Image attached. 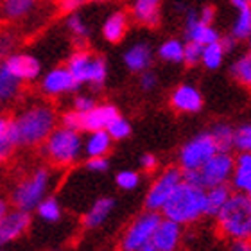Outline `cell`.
Returning a JSON list of instances; mask_svg holds the SVG:
<instances>
[{
  "label": "cell",
  "instance_id": "obj_1",
  "mask_svg": "<svg viewBox=\"0 0 251 251\" xmlns=\"http://www.w3.org/2000/svg\"><path fill=\"white\" fill-rule=\"evenodd\" d=\"M163 217L179 225H190L206 214V188L181 181L173 192L167 204L162 208Z\"/></svg>",
  "mask_w": 251,
  "mask_h": 251
},
{
  "label": "cell",
  "instance_id": "obj_2",
  "mask_svg": "<svg viewBox=\"0 0 251 251\" xmlns=\"http://www.w3.org/2000/svg\"><path fill=\"white\" fill-rule=\"evenodd\" d=\"M221 233L230 239H251V198L246 192L231 194L215 217Z\"/></svg>",
  "mask_w": 251,
  "mask_h": 251
},
{
  "label": "cell",
  "instance_id": "obj_3",
  "mask_svg": "<svg viewBox=\"0 0 251 251\" xmlns=\"http://www.w3.org/2000/svg\"><path fill=\"white\" fill-rule=\"evenodd\" d=\"M16 126L22 146H38L56 129V113L49 106H31L16 117Z\"/></svg>",
  "mask_w": 251,
  "mask_h": 251
},
{
  "label": "cell",
  "instance_id": "obj_4",
  "mask_svg": "<svg viewBox=\"0 0 251 251\" xmlns=\"http://www.w3.org/2000/svg\"><path fill=\"white\" fill-rule=\"evenodd\" d=\"M81 151H84V144L79 131L65 126L54 129L43 142V154L56 165H70L77 160Z\"/></svg>",
  "mask_w": 251,
  "mask_h": 251
},
{
  "label": "cell",
  "instance_id": "obj_5",
  "mask_svg": "<svg viewBox=\"0 0 251 251\" xmlns=\"http://www.w3.org/2000/svg\"><path fill=\"white\" fill-rule=\"evenodd\" d=\"M235 171V160L230 152L217 151L201 169L183 171V179L198 187L210 188L226 183Z\"/></svg>",
  "mask_w": 251,
  "mask_h": 251
},
{
  "label": "cell",
  "instance_id": "obj_6",
  "mask_svg": "<svg viewBox=\"0 0 251 251\" xmlns=\"http://www.w3.org/2000/svg\"><path fill=\"white\" fill-rule=\"evenodd\" d=\"M49 179H50V176H49L47 169H36L29 178L22 179L15 187V190L11 194L13 204L16 208L27 210V212L38 208V204L45 199Z\"/></svg>",
  "mask_w": 251,
  "mask_h": 251
},
{
  "label": "cell",
  "instance_id": "obj_7",
  "mask_svg": "<svg viewBox=\"0 0 251 251\" xmlns=\"http://www.w3.org/2000/svg\"><path fill=\"white\" fill-rule=\"evenodd\" d=\"M67 67L81 84L90 83L100 88L106 83V77H108V67H106L104 59L97 58V56L86 52V50L74 52L68 58Z\"/></svg>",
  "mask_w": 251,
  "mask_h": 251
},
{
  "label": "cell",
  "instance_id": "obj_8",
  "mask_svg": "<svg viewBox=\"0 0 251 251\" xmlns=\"http://www.w3.org/2000/svg\"><path fill=\"white\" fill-rule=\"evenodd\" d=\"M217 151L219 149H217V144H215L212 133H199L181 147V151H179V167L183 171L201 169Z\"/></svg>",
  "mask_w": 251,
  "mask_h": 251
},
{
  "label": "cell",
  "instance_id": "obj_9",
  "mask_svg": "<svg viewBox=\"0 0 251 251\" xmlns=\"http://www.w3.org/2000/svg\"><path fill=\"white\" fill-rule=\"evenodd\" d=\"M162 215L156 210H147L146 214H142L135 223L127 228V231L122 237L121 248L124 251H142L147 242H151L154 231L162 223Z\"/></svg>",
  "mask_w": 251,
  "mask_h": 251
},
{
  "label": "cell",
  "instance_id": "obj_10",
  "mask_svg": "<svg viewBox=\"0 0 251 251\" xmlns=\"http://www.w3.org/2000/svg\"><path fill=\"white\" fill-rule=\"evenodd\" d=\"M183 181V169L181 167H171L152 183L149 192L146 196V206L147 210H156L162 212V208L167 204L173 192L176 190L179 183Z\"/></svg>",
  "mask_w": 251,
  "mask_h": 251
},
{
  "label": "cell",
  "instance_id": "obj_11",
  "mask_svg": "<svg viewBox=\"0 0 251 251\" xmlns=\"http://www.w3.org/2000/svg\"><path fill=\"white\" fill-rule=\"evenodd\" d=\"M31 225V215L27 210L16 208L7 210L4 215H0V244L5 246L9 242L20 239Z\"/></svg>",
  "mask_w": 251,
  "mask_h": 251
},
{
  "label": "cell",
  "instance_id": "obj_12",
  "mask_svg": "<svg viewBox=\"0 0 251 251\" xmlns=\"http://www.w3.org/2000/svg\"><path fill=\"white\" fill-rule=\"evenodd\" d=\"M181 226L176 221L163 217L151 242H147L142 251H174L181 241Z\"/></svg>",
  "mask_w": 251,
  "mask_h": 251
},
{
  "label": "cell",
  "instance_id": "obj_13",
  "mask_svg": "<svg viewBox=\"0 0 251 251\" xmlns=\"http://www.w3.org/2000/svg\"><path fill=\"white\" fill-rule=\"evenodd\" d=\"M81 86L77 79L74 77V74L68 70V67L54 68L43 77L42 90L47 95H61L68 92H75Z\"/></svg>",
  "mask_w": 251,
  "mask_h": 251
},
{
  "label": "cell",
  "instance_id": "obj_14",
  "mask_svg": "<svg viewBox=\"0 0 251 251\" xmlns=\"http://www.w3.org/2000/svg\"><path fill=\"white\" fill-rule=\"evenodd\" d=\"M4 67L9 70L13 75H16L22 81H32L40 75V61L29 54H11L4 61Z\"/></svg>",
  "mask_w": 251,
  "mask_h": 251
},
{
  "label": "cell",
  "instance_id": "obj_15",
  "mask_svg": "<svg viewBox=\"0 0 251 251\" xmlns=\"http://www.w3.org/2000/svg\"><path fill=\"white\" fill-rule=\"evenodd\" d=\"M171 104L174 110L183 111V113H198L203 108V97L198 88H194L190 84H181L171 95Z\"/></svg>",
  "mask_w": 251,
  "mask_h": 251
},
{
  "label": "cell",
  "instance_id": "obj_16",
  "mask_svg": "<svg viewBox=\"0 0 251 251\" xmlns=\"http://www.w3.org/2000/svg\"><path fill=\"white\" fill-rule=\"evenodd\" d=\"M115 117H119V111H117L115 106H110V104L95 106L90 111L81 113V129L83 131L106 129Z\"/></svg>",
  "mask_w": 251,
  "mask_h": 251
},
{
  "label": "cell",
  "instance_id": "obj_17",
  "mask_svg": "<svg viewBox=\"0 0 251 251\" xmlns=\"http://www.w3.org/2000/svg\"><path fill=\"white\" fill-rule=\"evenodd\" d=\"M185 36H187L188 42H198V43H201V45H208V43L219 42L221 40L214 27L210 25V24L201 22L199 16H196L194 13H190L187 18Z\"/></svg>",
  "mask_w": 251,
  "mask_h": 251
},
{
  "label": "cell",
  "instance_id": "obj_18",
  "mask_svg": "<svg viewBox=\"0 0 251 251\" xmlns=\"http://www.w3.org/2000/svg\"><path fill=\"white\" fill-rule=\"evenodd\" d=\"M18 146L22 144L16 119H0V158L5 160Z\"/></svg>",
  "mask_w": 251,
  "mask_h": 251
},
{
  "label": "cell",
  "instance_id": "obj_19",
  "mask_svg": "<svg viewBox=\"0 0 251 251\" xmlns=\"http://www.w3.org/2000/svg\"><path fill=\"white\" fill-rule=\"evenodd\" d=\"M152 63L151 47L146 43H136L124 54V65L131 72H146Z\"/></svg>",
  "mask_w": 251,
  "mask_h": 251
},
{
  "label": "cell",
  "instance_id": "obj_20",
  "mask_svg": "<svg viewBox=\"0 0 251 251\" xmlns=\"http://www.w3.org/2000/svg\"><path fill=\"white\" fill-rule=\"evenodd\" d=\"M160 2L162 0H135L133 16L147 27H154L160 22Z\"/></svg>",
  "mask_w": 251,
  "mask_h": 251
},
{
  "label": "cell",
  "instance_id": "obj_21",
  "mask_svg": "<svg viewBox=\"0 0 251 251\" xmlns=\"http://www.w3.org/2000/svg\"><path fill=\"white\" fill-rule=\"evenodd\" d=\"M231 183L237 190L248 192L251 188V152L241 151V154L235 160V171H233V178Z\"/></svg>",
  "mask_w": 251,
  "mask_h": 251
},
{
  "label": "cell",
  "instance_id": "obj_22",
  "mask_svg": "<svg viewBox=\"0 0 251 251\" xmlns=\"http://www.w3.org/2000/svg\"><path fill=\"white\" fill-rule=\"evenodd\" d=\"M111 135L108 129H97L90 131L88 138L84 142V154L88 158L94 156H106V152L110 151L111 147Z\"/></svg>",
  "mask_w": 251,
  "mask_h": 251
},
{
  "label": "cell",
  "instance_id": "obj_23",
  "mask_svg": "<svg viewBox=\"0 0 251 251\" xmlns=\"http://www.w3.org/2000/svg\"><path fill=\"white\" fill-rule=\"evenodd\" d=\"M231 192L228 185H217V187L206 188V214L208 217H217L221 214V210L225 208V204L228 203Z\"/></svg>",
  "mask_w": 251,
  "mask_h": 251
},
{
  "label": "cell",
  "instance_id": "obj_24",
  "mask_svg": "<svg viewBox=\"0 0 251 251\" xmlns=\"http://www.w3.org/2000/svg\"><path fill=\"white\" fill-rule=\"evenodd\" d=\"M113 199L111 198H100L97 199L94 204H92V208L86 212L83 219V225L86 228H97L108 219V215L111 214V210H113Z\"/></svg>",
  "mask_w": 251,
  "mask_h": 251
},
{
  "label": "cell",
  "instance_id": "obj_25",
  "mask_svg": "<svg viewBox=\"0 0 251 251\" xmlns=\"http://www.w3.org/2000/svg\"><path fill=\"white\" fill-rule=\"evenodd\" d=\"M127 31V16L124 13H113L106 18L104 25H102V36L111 43H119L126 36Z\"/></svg>",
  "mask_w": 251,
  "mask_h": 251
},
{
  "label": "cell",
  "instance_id": "obj_26",
  "mask_svg": "<svg viewBox=\"0 0 251 251\" xmlns=\"http://www.w3.org/2000/svg\"><path fill=\"white\" fill-rule=\"evenodd\" d=\"M20 84H22V79L13 75L2 65V68H0V99L4 100V102L13 100L16 95L20 94Z\"/></svg>",
  "mask_w": 251,
  "mask_h": 251
},
{
  "label": "cell",
  "instance_id": "obj_27",
  "mask_svg": "<svg viewBox=\"0 0 251 251\" xmlns=\"http://www.w3.org/2000/svg\"><path fill=\"white\" fill-rule=\"evenodd\" d=\"M231 36L235 40H248L251 38V5H244L239 9L237 20L231 27Z\"/></svg>",
  "mask_w": 251,
  "mask_h": 251
},
{
  "label": "cell",
  "instance_id": "obj_28",
  "mask_svg": "<svg viewBox=\"0 0 251 251\" xmlns=\"http://www.w3.org/2000/svg\"><path fill=\"white\" fill-rule=\"evenodd\" d=\"M212 136H214L217 149L219 151L230 152L235 147V129L228 124H217L212 129Z\"/></svg>",
  "mask_w": 251,
  "mask_h": 251
},
{
  "label": "cell",
  "instance_id": "obj_29",
  "mask_svg": "<svg viewBox=\"0 0 251 251\" xmlns=\"http://www.w3.org/2000/svg\"><path fill=\"white\" fill-rule=\"evenodd\" d=\"M36 0H2V13L7 20H18L32 9Z\"/></svg>",
  "mask_w": 251,
  "mask_h": 251
},
{
  "label": "cell",
  "instance_id": "obj_30",
  "mask_svg": "<svg viewBox=\"0 0 251 251\" xmlns=\"http://www.w3.org/2000/svg\"><path fill=\"white\" fill-rule=\"evenodd\" d=\"M158 56H160L163 61L181 63L185 59V45L179 42V40H167L165 43L160 45Z\"/></svg>",
  "mask_w": 251,
  "mask_h": 251
},
{
  "label": "cell",
  "instance_id": "obj_31",
  "mask_svg": "<svg viewBox=\"0 0 251 251\" xmlns=\"http://www.w3.org/2000/svg\"><path fill=\"white\" fill-rule=\"evenodd\" d=\"M225 47H223V43L219 42H214V43H208V45H204V50H203V63L204 67L210 68V70H215V68L221 67V63H223V58H225Z\"/></svg>",
  "mask_w": 251,
  "mask_h": 251
},
{
  "label": "cell",
  "instance_id": "obj_32",
  "mask_svg": "<svg viewBox=\"0 0 251 251\" xmlns=\"http://www.w3.org/2000/svg\"><path fill=\"white\" fill-rule=\"evenodd\" d=\"M231 75L241 84L251 88V56H241L233 65H231Z\"/></svg>",
  "mask_w": 251,
  "mask_h": 251
},
{
  "label": "cell",
  "instance_id": "obj_33",
  "mask_svg": "<svg viewBox=\"0 0 251 251\" xmlns=\"http://www.w3.org/2000/svg\"><path fill=\"white\" fill-rule=\"evenodd\" d=\"M38 215L42 217L45 223H58L61 217V208H59L58 201L54 198H45L36 208Z\"/></svg>",
  "mask_w": 251,
  "mask_h": 251
},
{
  "label": "cell",
  "instance_id": "obj_34",
  "mask_svg": "<svg viewBox=\"0 0 251 251\" xmlns=\"http://www.w3.org/2000/svg\"><path fill=\"white\" fill-rule=\"evenodd\" d=\"M106 129H108V133L111 135V138H113V140H124V138H127V136L131 135L129 122L126 121V119H122L121 115L115 117V119L110 122V126H108Z\"/></svg>",
  "mask_w": 251,
  "mask_h": 251
},
{
  "label": "cell",
  "instance_id": "obj_35",
  "mask_svg": "<svg viewBox=\"0 0 251 251\" xmlns=\"http://www.w3.org/2000/svg\"><path fill=\"white\" fill-rule=\"evenodd\" d=\"M203 50H204V45H201V43L187 42V43H185V59H183V63H187L188 67H194V65L201 63V59H203Z\"/></svg>",
  "mask_w": 251,
  "mask_h": 251
},
{
  "label": "cell",
  "instance_id": "obj_36",
  "mask_svg": "<svg viewBox=\"0 0 251 251\" xmlns=\"http://www.w3.org/2000/svg\"><path fill=\"white\" fill-rule=\"evenodd\" d=\"M235 149L251 152V124L241 126L235 129Z\"/></svg>",
  "mask_w": 251,
  "mask_h": 251
},
{
  "label": "cell",
  "instance_id": "obj_37",
  "mask_svg": "<svg viewBox=\"0 0 251 251\" xmlns=\"http://www.w3.org/2000/svg\"><path fill=\"white\" fill-rule=\"evenodd\" d=\"M67 27H68V31L72 32L77 40H86V38H88V27L81 20V16H77V15L68 16Z\"/></svg>",
  "mask_w": 251,
  "mask_h": 251
},
{
  "label": "cell",
  "instance_id": "obj_38",
  "mask_svg": "<svg viewBox=\"0 0 251 251\" xmlns=\"http://www.w3.org/2000/svg\"><path fill=\"white\" fill-rule=\"evenodd\" d=\"M115 181L124 190H133V188H136L138 183H140V176L135 171H122V173L117 174Z\"/></svg>",
  "mask_w": 251,
  "mask_h": 251
},
{
  "label": "cell",
  "instance_id": "obj_39",
  "mask_svg": "<svg viewBox=\"0 0 251 251\" xmlns=\"http://www.w3.org/2000/svg\"><path fill=\"white\" fill-rule=\"evenodd\" d=\"M61 124L65 127H70V129H75V131H83L81 129V111L74 110V111H68L65 113L61 119Z\"/></svg>",
  "mask_w": 251,
  "mask_h": 251
},
{
  "label": "cell",
  "instance_id": "obj_40",
  "mask_svg": "<svg viewBox=\"0 0 251 251\" xmlns=\"http://www.w3.org/2000/svg\"><path fill=\"white\" fill-rule=\"evenodd\" d=\"M108 167H110V163L104 156L88 158V162H86V169L92 173H104V171H108Z\"/></svg>",
  "mask_w": 251,
  "mask_h": 251
},
{
  "label": "cell",
  "instance_id": "obj_41",
  "mask_svg": "<svg viewBox=\"0 0 251 251\" xmlns=\"http://www.w3.org/2000/svg\"><path fill=\"white\" fill-rule=\"evenodd\" d=\"M92 108H95V100L88 95H77L74 99V110L84 113V111H90Z\"/></svg>",
  "mask_w": 251,
  "mask_h": 251
},
{
  "label": "cell",
  "instance_id": "obj_42",
  "mask_svg": "<svg viewBox=\"0 0 251 251\" xmlns=\"http://www.w3.org/2000/svg\"><path fill=\"white\" fill-rule=\"evenodd\" d=\"M158 84V77L154 72H149V70H146V72H142L140 75V86L142 90H146V92H149V90H154V86Z\"/></svg>",
  "mask_w": 251,
  "mask_h": 251
},
{
  "label": "cell",
  "instance_id": "obj_43",
  "mask_svg": "<svg viewBox=\"0 0 251 251\" xmlns=\"http://www.w3.org/2000/svg\"><path fill=\"white\" fill-rule=\"evenodd\" d=\"M230 250H233V251H251V239H231Z\"/></svg>",
  "mask_w": 251,
  "mask_h": 251
},
{
  "label": "cell",
  "instance_id": "obj_44",
  "mask_svg": "<svg viewBox=\"0 0 251 251\" xmlns=\"http://www.w3.org/2000/svg\"><path fill=\"white\" fill-rule=\"evenodd\" d=\"M88 2H97V0H61V9L63 11H74L81 7V5L88 4Z\"/></svg>",
  "mask_w": 251,
  "mask_h": 251
},
{
  "label": "cell",
  "instance_id": "obj_45",
  "mask_svg": "<svg viewBox=\"0 0 251 251\" xmlns=\"http://www.w3.org/2000/svg\"><path fill=\"white\" fill-rule=\"evenodd\" d=\"M140 167L144 169V171H152V169L156 167V158L152 156V154H144V156L140 158Z\"/></svg>",
  "mask_w": 251,
  "mask_h": 251
},
{
  "label": "cell",
  "instance_id": "obj_46",
  "mask_svg": "<svg viewBox=\"0 0 251 251\" xmlns=\"http://www.w3.org/2000/svg\"><path fill=\"white\" fill-rule=\"evenodd\" d=\"M214 15H215L214 7L206 5V7H203V9H201V13H199V20L204 22V24H212V20H214Z\"/></svg>",
  "mask_w": 251,
  "mask_h": 251
},
{
  "label": "cell",
  "instance_id": "obj_47",
  "mask_svg": "<svg viewBox=\"0 0 251 251\" xmlns=\"http://www.w3.org/2000/svg\"><path fill=\"white\" fill-rule=\"evenodd\" d=\"M233 40H235L233 36H225V38H221V43H223V47H225L226 52H228V50H231V47H233Z\"/></svg>",
  "mask_w": 251,
  "mask_h": 251
},
{
  "label": "cell",
  "instance_id": "obj_48",
  "mask_svg": "<svg viewBox=\"0 0 251 251\" xmlns=\"http://www.w3.org/2000/svg\"><path fill=\"white\" fill-rule=\"evenodd\" d=\"M5 212H7V206H5V203L0 204V215H4Z\"/></svg>",
  "mask_w": 251,
  "mask_h": 251
},
{
  "label": "cell",
  "instance_id": "obj_49",
  "mask_svg": "<svg viewBox=\"0 0 251 251\" xmlns=\"http://www.w3.org/2000/svg\"><path fill=\"white\" fill-rule=\"evenodd\" d=\"M246 194H248V196H250V198H251V188H250V190H248V192H246Z\"/></svg>",
  "mask_w": 251,
  "mask_h": 251
},
{
  "label": "cell",
  "instance_id": "obj_50",
  "mask_svg": "<svg viewBox=\"0 0 251 251\" xmlns=\"http://www.w3.org/2000/svg\"><path fill=\"white\" fill-rule=\"evenodd\" d=\"M250 49H251V38H250Z\"/></svg>",
  "mask_w": 251,
  "mask_h": 251
},
{
  "label": "cell",
  "instance_id": "obj_51",
  "mask_svg": "<svg viewBox=\"0 0 251 251\" xmlns=\"http://www.w3.org/2000/svg\"><path fill=\"white\" fill-rule=\"evenodd\" d=\"M248 2H250V4H251V0H248Z\"/></svg>",
  "mask_w": 251,
  "mask_h": 251
}]
</instances>
